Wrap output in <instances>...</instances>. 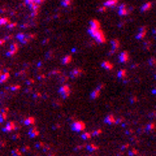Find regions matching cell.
<instances>
[{
    "instance_id": "6da1fadb",
    "label": "cell",
    "mask_w": 156,
    "mask_h": 156,
    "mask_svg": "<svg viewBox=\"0 0 156 156\" xmlns=\"http://www.w3.org/2000/svg\"><path fill=\"white\" fill-rule=\"evenodd\" d=\"M88 34L91 35L99 44H104L107 42V38H105V34L102 31V29H95V27H90L88 26Z\"/></svg>"
},
{
    "instance_id": "7a4b0ae2",
    "label": "cell",
    "mask_w": 156,
    "mask_h": 156,
    "mask_svg": "<svg viewBox=\"0 0 156 156\" xmlns=\"http://www.w3.org/2000/svg\"><path fill=\"white\" fill-rule=\"evenodd\" d=\"M44 3V0H25V4L31 9V17H35L39 12V7Z\"/></svg>"
},
{
    "instance_id": "3957f363",
    "label": "cell",
    "mask_w": 156,
    "mask_h": 156,
    "mask_svg": "<svg viewBox=\"0 0 156 156\" xmlns=\"http://www.w3.org/2000/svg\"><path fill=\"white\" fill-rule=\"evenodd\" d=\"M72 130L77 133H82L86 130V124L83 121H81V120H77V121H74L72 124Z\"/></svg>"
},
{
    "instance_id": "277c9868",
    "label": "cell",
    "mask_w": 156,
    "mask_h": 156,
    "mask_svg": "<svg viewBox=\"0 0 156 156\" xmlns=\"http://www.w3.org/2000/svg\"><path fill=\"white\" fill-rule=\"evenodd\" d=\"M58 95H60L63 99H68V96L70 95V87L69 85H63L60 88H58Z\"/></svg>"
},
{
    "instance_id": "5b68a950",
    "label": "cell",
    "mask_w": 156,
    "mask_h": 156,
    "mask_svg": "<svg viewBox=\"0 0 156 156\" xmlns=\"http://www.w3.org/2000/svg\"><path fill=\"white\" fill-rule=\"evenodd\" d=\"M16 129H18V126L16 125V122L13 121V120H9V121L7 122V125H5L4 127H3V132H5V133H10V132H13V130H16Z\"/></svg>"
},
{
    "instance_id": "8992f818",
    "label": "cell",
    "mask_w": 156,
    "mask_h": 156,
    "mask_svg": "<svg viewBox=\"0 0 156 156\" xmlns=\"http://www.w3.org/2000/svg\"><path fill=\"white\" fill-rule=\"evenodd\" d=\"M17 51H18V43H12L10 44V48L7 51V56L8 57H12V56H15L16 54H17Z\"/></svg>"
},
{
    "instance_id": "52a82bcc",
    "label": "cell",
    "mask_w": 156,
    "mask_h": 156,
    "mask_svg": "<svg viewBox=\"0 0 156 156\" xmlns=\"http://www.w3.org/2000/svg\"><path fill=\"white\" fill-rule=\"evenodd\" d=\"M103 87H104V83L99 85V86H98V87H96L94 91H91V94H90V98H91V99H93V100L98 99V98H99V95H100V90H102Z\"/></svg>"
},
{
    "instance_id": "ba28073f",
    "label": "cell",
    "mask_w": 156,
    "mask_h": 156,
    "mask_svg": "<svg viewBox=\"0 0 156 156\" xmlns=\"http://www.w3.org/2000/svg\"><path fill=\"white\" fill-rule=\"evenodd\" d=\"M130 10H132V8H127V5L126 4H121L118 7V15L120 16H127L130 13Z\"/></svg>"
},
{
    "instance_id": "9c48e42d",
    "label": "cell",
    "mask_w": 156,
    "mask_h": 156,
    "mask_svg": "<svg viewBox=\"0 0 156 156\" xmlns=\"http://www.w3.org/2000/svg\"><path fill=\"white\" fill-rule=\"evenodd\" d=\"M118 60H120V63H121V64H126L127 61L130 60V55H129V52H127V51L121 52V54H120V56H118Z\"/></svg>"
},
{
    "instance_id": "30bf717a",
    "label": "cell",
    "mask_w": 156,
    "mask_h": 156,
    "mask_svg": "<svg viewBox=\"0 0 156 156\" xmlns=\"http://www.w3.org/2000/svg\"><path fill=\"white\" fill-rule=\"evenodd\" d=\"M104 122L105 124H108V125H115L117 124V118L113 115H108V116H105V118H104Z\"/></svg>"
},
{
    "instance_id": "8fae6325",
    "label": "cell",
    "mask_w": 156,
    "mask_h": 156,
    "mask_svg": "<svg viewBox=\"0 0 156 156\" xmlns=\"http://www.w3.org/2000/svg\"><path fill=\"white\" fill-rule=\"evenodd\" d=\"M146 34H147V27H146V26H142L141 30H139V33L136 34L135 38L138 39V40H143L144 37H146Z\"/></svg>"
},
{
    "instance_id": "7c38bea8",
    "label": "cell",
    "mask_w": 156,
    "mask_h": 156,
    "mask_svg": "<svg viewBox=\"0 0 156 156\" xmlns=\"http://www.w3.org/2000/svg\"><path fill=\"white\" fill-rule=\"evenodd\" d=\"M82 73H83V70H82L81 68H74L73 70L70 72V74H69V76H70L72 78H78Z\"/></svg>"
},
{
    "instance_id": "4fadbf2b",
    "label": "cell",
    "mask_w": 156,
    "mask_h": 156,
    "mask_svg": "<svg viewBox=\"0 0 156 156\" xmlns=\"http://www.w3.org/2000/svg\"><path fill=\"white\" fill-rule=\"evenodd\" d=\"M35 122H37V118L35 117H26V118L24 120V125H26V126H30V125H35Z\"/></svg>"
},
{
    "instance_id": "5bb4252c",
    "label": "cell",
    "mask_w": 156,
    "mask_h": 156,
    "mask_svg": "<svg viewBox=\"0 0 156 156\" xmlns=\"http://www.w3.org/2000/svg\"><path fill=\"white\" fill-rule=\"evenodd\" d=\"M27 134H29L30 138H37V136L40 134V132L38 130V127H31V129L29 130V133H27Z\"/></svg>"
},
{
    "instance_id": "9a60e30c",
    "label": "cell",
    "mask_w": 156,
    "mask_h": 156,
    "mask_svg": "<svg viewBox=\"0 0 156 156\" xmlns=\"http://www.w3.org/2000/svg\"><path fill=\"white\" fill-rule=\"evenodd\" d=\"M86 148H87V151L90 152H95V151H99V146L95 143H88L87 146H86Z\"/></svg>"
},
{
    "instance_id": "2e32d148",
    "label": "cell",
    "mask_w": 156,
    "mask_h": 156,
    "mask_svg": "<svg viewBox=\"0 0 156 156\" xmlns=\"http://www.w3.org/2000/svg\"><path fill=\"white\" fill-rule=\"evenodd\" d=\"M102 68H104L105 70H112L113 69V64L109 61H103L102 63Z\"/></svg>"
},
{
    "instance_id": "e0dca14e",
    "label": "cell",
    "mask_w": 156,
    "mask_h": 156,
    "mask_svg": "<svg viewBox=\"0 0 156 156\" xmlns=\"http://www.w3.org/2000/svg\"><path fill=\"white\" fill-rule=\"evenodd\" d=\"M105 7H109V8H113L116 7V5H118V0H107V1L104 3Z\"/></svg>"
},
{
    "instance_id": "ac0fdd59",
    "label": "cell",
    "mask_w": 156,
    "mask_h": 156,
    "mask_svg": "<svg viewBox=\"0 0 156 156\" xmlns=\"http://www.w3.org/2000/svg\"><path fill=\"white\" fill-rule=\"evenodd\" d=\"M93 136H94L93 133H90V132H82V134H81V138L85 139V141H88V139H91Z\"/></svg>"
},
{
    "instance_id": "d6986e66",
    "label": "cell",
    "mask_w": 156,
    "mask_h": 156,
    "mask_svg": "<svg viewBox=\"0 0 156 156\" xmlns=\"http://www.w3.org/2000/svg\"><path fill=\"white\" fill-rule=\"evenodd\" d=\"M126 76H127V70H126V69H121V70L117 73V77L121 78V79H125V78H126Z\"/></svg>"
},
{
    "instance_id": "ffe728a7",
    "label": "cell",
    "mask_w": 156,
    "mask_h": 156,
    "mask_svg": "<svg viewBox=\"0 0 156 156\" xmlns=\"http://www.w3.org/2000/svg\"><path fill=\"white\" fill-rule=\"evenodd\" d=\"M90 27H95V29H100V22L98 20H91L90 21Z\"/></svg>"
},
{
    "instance_id": "44dd1931",
    "label": "cell",
    "mask_w": 156,
    "mask_h": 156,
    "mask_svg": "<svg viewBox=\"0 0 156 156\" xmlns=\"http://www.w3.org/2000/svg\"><path fill=\"white\" fill-rule=\"evenodd\" d=\"M112 49H115V51H117V49L120 48V40L118 39H112Z\"/></svg>"
},
{
    "instance_id": "7402d4cb",
    "label": "cell",
    "mask_w": 156,
    "mask_h": 156,
    "mask_svg": "<svg viewBox=\"0 0 156 156\" xmlns=\"http://www.w3.org/2000/svg\"><path fill=\"white\" fill-rule=\"evenodd\" d=\"M61 63L64 64V65H68V64L72 63V56L70 55H66V56L63 57V60H61Z\"/></svg>"
},
{
    "instance_id": "603a6c76",
    "label": "cell",
    "mask_w": 156,
    "mask_h": 156,
    "mask_svg": "<svg viewBox=\"0 0 156 156\" xmlns=\"http://www.w3.org/2000/svg\"><path fill=\"white\" fill-rule=\"evenodd\" d=\"M151 8H152V3L148 1V3H146V4L141 8V10H142V12H147V10H150Z\"/></svg>"
},
{
    "instance_id": "cb8c5ba5",
    "label": "cell",
    "mask_w": 156,
    "mask_h": 156,
    "mask_svg": "<svg viewBox=\"0 0 156 156\" xmlns=\"http://www.w3.org/2000/svg\"><path fill=\"white\" fill-rule=\"evenodd\" d=\"M8 79H9V73H8V72L3 73V74H1V78H0V82H1V83H5Z\"/></svg>"
},
{
    "instance_id": "d4e9b609",
    "label": "cell",
    "mask_w": 156,
    "mask_h": 156,
    "mask_svg": "<svg viewBox=\"0 0 156 156\" xmlns=\"http://www.w3.org/2000/svg\"><path fill=\"white\" fill-rule=\"evenodd\" d=\"M147 130L148 132H154V130H156V124L155 122H150V124H147Z\"/></svg>"
},
{
    "instance_id": "484cf974",
    "label": "cell",
    "mask_w": 156,
    "mask_h": 156,
    "mask_svg": "<svg viewBox=\"0 0 156 156\" xmlns=\"http://www.w3.org/2000/svg\"><path fill=\"white\" fill-rule=\"evenodd\" d=\"M7 118H8V112L3 111V112H1V115H0V122H4Z\"/></svg>"
},
{
    "instance_id": "4316f807",
    "label": "cell",
    "mask_w": 156,
    "mask_h": 156,
    "mask_svg": "<svg viewBox=\"0 0 156 156\" xmlns=\"http://www.w3.org/2000/svg\"><path fill=\"white\" fill-rule=\"evenodd\" d=\"M21 155H22V150H18V148L12 150V156H21Z\"/></svg>"
},
{
    "instance_id": "83f0119b",
    "label": "cell",
    "mask_w": 156,
    "mask_h": 156,
    "mask_svg": "<svg viewBox=\"0 0 156 156\" xmlns=\"http://www.w3.org/2000/svg\"><path fill=\"white\" fill-rule=\"evenodd\" d=\"M136 155H139V151L136 148H133L129 151V156H136Z\"/></svg>"
},
{
    "instance_id": "f1b7e54d",
    "label": "cell",
    "mask_w": 156,
    "mask_h": 156,
    "mask_svg": "<svg viewBox=\"0 0 156 156\" xmlns=\"http://www.w3.org/2000/svg\"><path fill=\"white\" fill-rule=\"evenodd\" d=\"M0 24H1L3 25V26H4V25H9L10 24V22H9V18H7V17H3L1 20H0Z\"/></svg>"
},
{
    "instance_id": "f546056e",
    "label": "cell",
    "mask_w": 156,
    "mask_h": 156,
    "mask_svg": "<svg viewBox=\"0 0 156 156\" xmlns=\"http://www.w3.org/2000/svg\"><path fill=\"white\" fill-rule=\"evenodd\" d=\"M44 146H46V144H44V142H38V143H35V148H44Z\"/></svg>"
},
{
    "instance_id": "4dcf8cb0",
    "label": "cell",
    "mask_w": 156,
    "mask_h": 156,
    "mask_svg": "<svg viewBox=\"0 0 156 156\" xmlns=\"http://www.w3.org/2000/svg\"><path fill=\"white\" fill-rule=\"evenodd\" d=\"M102 133H103L102 129H96V130H94V132H93V135H94V136H99Z\"/></svg>"
},
{
    "instance_id": "1f68e13d",
    "label": "cell",
    "mask_w": 156,
    "mask_h": 156,
    "mask_svg": "<svg viewBox=\"0 0 156 156\" xmlns=\"http://www.w3.org/2000/svg\"><path fill=\"white\" fill-rule=\"evenodd\" d=\"M86 146H87V144H78V146L74 147V151H79V150H82V148H86Z\"/></svg>"
},
{
    "instance_id": "d6a6232c",
    "label": "cell",
    "mask_w": 156,
    "mask_h": 156,
    "mask_svg": "<svg viewBox=\"0 0 156 156\" xmlns=\"http://www.w3.org/2000/svg\"><path fill=\"white\" fill-rule=\"evenodd\" d=\"M70 4H72V0H63V3H61L63 7H69Z\"/></svg>"
},
{
    "instance_id": "836d02e7",
    "label": "cell",
    "mask_w": 156,
    "mask_h": 156,
    "mask_svg": "<svg viewBox=\"0 0 156 156\" xmlns=\"http://www.w3.org/2000/svg\"><path fill=\"white\" fill-rule=\"evenodd\" d=\"M10 90H12V91H18L20 90V88H21V86H20V85H12V86H10Z\"/></svg>"
},
{
    "instance_id": "e575fe53",
    "label": "cell",
    "mask_w": 156,
    "mask_h": 156,
    "mask_svg": "<svg viewBox=\"0 0 156 156\" xmlns=\"http://www.w3.org/2000/svg\"><path fill=\"white\" fill-rule=\"evenodd\" d=\"M15 27H17V22H10L8 25V29H15Z\"/></svg>"
},
{
    "instance_id": "d590c367",
    "label": "cell",
    "mask_w": 156,
    "mask_h": 156,
    "mask_svg": "<svg viewBox=\"0 0 156 156\" xmlns=\"http://www.w3.org/2000/svg\"><path fill=\"white\" fill-rule=\"evenodd\" d=\"M129 148H130V144L126 143V144H124V146H122L120 150H121V151H125V150H129Z\"/></svg>"
},
{
    "instance_id": "8d00e7d4",
    "label": "cell",
    "mask_w": 156,
    "mask_h": 156,
    "mask_svg": "<svg viewBox=\"0 0 156 156\" xmlns=\"http://www.w3.org/2000/svg\"><path fill=\"white\" fill-rule=\"evenodd\" d=\"M148 63H150V65H152V66H155V65H156V58H155V57H152V58H150V61H148Z\"/></svg>"
},
{
    "instance_id": "74e56055",
    "label": "cell",
    "mask_w": 156,
    "mask_h": 156,
    "mask_svg": "<svg viewBox=\"0 0 156 156\" xmlns=\"http://www.w3.org/2000/svg\"><path fill=\"white\" fill-rule=\"evenodd\" d=\"M107 8H108V7H105V5H104V7L98 8V10H99V12H102V13H104V12H107Z\"/></svg>"
},
{
    "instance_id": "f35d334b",
    "label": "cell",
    "mask_w": 156,
    "mask_h": 156,
    "mask_svg": "<svg viewBox=\"0 0 156 156\" xmlns=\"http://www.w3.org/2000/svg\"><path fill=\"white\" fill-rule=\"evenodd\" d=\"M60 73H61V72L58 70V69H55V70H52L51 73H49V76H54V74H60Z\"/></svg>"
},
{
    "instance_id": "ab89813d",
    "label": "cell",
    "mask_w": 156,
    "mask_h": 156,
    "mask_svg": "<svg viewBox=\"0 0 156 156\" xmlns=\"http://www.w3.org/2000/svg\"><path fill=\"white\" fill-rule=\"evenodd\" d=\"M60 81H61V82H66V81H68V76L63 74V76H61V78H60Z\"/></svg>"
},
{
    "instance_id": "60d3db41",
    "label": "cell",
    "mask_w": 156,
    "mask_h": 156,
    "mask_svg": "<svg viewBox=\"0 0 156 156\" xmlns=\"http://www.w3.org/2000/svg\"><path fill=\"white\" fill-rule=\"evenodd\" d=\"M30 151V146H24L22 147V152H29Z\"/></svg>"
},
{
    "instance_id": "b9f144b4",
    "label": "cell",
    "mask_w": 156,
    "mask_h": 156,
    "mask_svg": "<svg viewBox=\"0 0 156 156\" xmlns=\"http://www.w3.org/2000/svg\"><path fill=\"white\" fill-rule=\"evenodd\" d=\"M136 102H138V98H136V96H132V98H130V103H136Z\"/></svg>"
},
{
    "instance_id": "7bdbcfd3",
    "label": "cell",
    "mask_w": 156,
    "mask_h": 156,
    "mask_svg": "<svg viewBox=\"0 0 156 156\" xmlns=\"http://www.w3.org/2000/svg\"><path fill=\"white\" fill-rule=\"evenodd\" d=\"M39 98H42V94L40 93H35L34 94V99H39Z\"/></svg>"
},
{
    "instance_id": "ee69618b",
    "label": "cell",
    "mask_w": 156,
    "mask_h": 156,
    "mask_svg": "<svg viewBox=\"0 0 156 156\" xmlns=\"http://www.w3.org/2000/svg\"><path fill=\"white\" fill-rule=\"evenodd\" d=\"M48 150H51V146H49V144H46L44 148H43V151H48Z\"/></svg>"
},
{
    "instance_id": "f6af8a7d",
    "label": "cell",
    "mask_w": 156,
    "mask_h": 156,
    "mask_svg": "<svg viewBox=\"0 0 156 156\" xmlns=\"http://www.w3.org/2000/svg\"><path fill=\"white\" fill-rule=\"evenodd\" d=\"M34 82H35L34 79H27V81H26V83H27V85H29V86H30V85H33V83H34Z\"/></svg>"
},
{
    "instance_id": "bcb514c9",
    "label": "cell",
    "mask_w": 156,
    "mask_h": 156,
    "mask_svg": "<svg viewBox=\"0 0 156 156\" xmlns=\"http://www.w3.org/2000/svg\"><path fill=\"white\" fill-rule=\"evenodd\" d=\"M121 122H124V117H118L117 118V124H121Z\"/></svg>"
},
{
    "instance_id": "7dc6e473",
    "label": "cell",
    "mask_w": 156,
    "mask_h": 156,
    "mask_svg": "<svg viewBox=\"0 0 156 156\" xmlns=\"http://www.w3.org/2000/svg\"><path fill=\"white\" fill-rule=\"evenodd\" d=\"M25 72H26V70H21V72H18V73H17V76H18V77L24 76V74H25Z\"/></svg>"
},
{
    "instance_id": "c3c4849f",
    "label": "cell",
    "mask_w": 156,
    "mask_h": 156,
    "mask_svg": "<svg viewBox=\"0 0 156 156\" xmlns=\"http://www.w3.org/2000/svg\"><path fill=\"white\" fill-rule=\"evenodd\" d=\"M144 46H146V49H148L150 46H151V42H146V44H144Z\"/></svg>"
},
{
    "instance_id": "681fc988",
    "label": "cell",
    "mask_w": 156,
    "mask_h": 156,
    "mask_svg": "<svg viewBox=\"0 0 156 156\" xmlns=\"http://www.w3.org/2000/svg\"><path fill=\"white\" fill-rule=\"evenodd\" d=\"M20 138H21V135H20V134H15V135H13V139H20Z\"/></svg>"
},
{
    "instance_id": "f907efd6",
    "label": "cell",
    "mask_w": 156,
    "mask_h": 156,
    "mask_svg": "<svg viewBox=\"0 0 156 156\" xmlns=\"http://www.w3.org/2000/svg\"><path fill=\"white\" fill-rule=\"evenodd\" d=\"M44 78H46V76H44V74H42V76L38 77V79H44Z\"/></svg>"
},
{
    "instance_id": "816d5d0a",
    "label": "cell",
    "mask_w": 156,
    "mask_h": 156,
    "mask_svg": "<svg viewBox=\"0 0 156 156\" xmlns=\"http://www.w3.org/2000/svg\"><path fill=\"white\" fill-rule=\"evenodd\" d=\"M58 127H61V125H60V124H57V125H54V129H58Z\"/></svg>"
},
{
    "instance_id": "f5cc1de1",
    "label": "cell",
    "mask_w": 156,
    "mask_h": 156,
    "mask_svg": "<svg viewBox=\"0 0 156 156\" xmlns=\"http://www.w3.org/2000/svg\"><path fill=\"white\" fill-rule=\"evenodd\" d=\"M3 111H5V112H9V108L5 107V108H3Z\"/></svg>"
},
{
    "instance_id": "db71d44e",
    "label": "cell",
    "mask_w": 156,
    "mask_h": 156,
    "mask_svg": "<svg viewBox=\"0 0 156 156\" xmlns=\"http://www.w3.org/2000/svg\"><path fill=\"white\" fill-rule=\"evenodd\" d=\"M133 133H134L133 130H127V132H126V134H133Z\"/></svg>"
},
{
    "instance_id": "11a10c76",
    "label": "cell",
    "mask_w": 156,
    "mask_h": 156,
    "mask_svg": "<svg viewBox=\"0 0 156 156\" xmlns=\"http://www.w3.org/2000/svg\"><path fill=\"white\" fill-rule=\"evenodd\" d=\"M31 91H33V88H31V87H29V88L26 90V93H31Z\"/></svg>"
},
{
    "instance_id": "9f6ffc18",
    "label": "cell",
    "mask_w": 156,
    "mask_h": 156,
    "mask_svg": "<svg viewBox=\"0 0 156 156\" xmlns=\"http://www.w3.org/2000/svg\"><path fill=\"white\" fill-rule=\"evenodd\" d=\"M54 104H55V105H61V103H60V102H55Z\"/></svg>"
},
{
    "instance_id": "6f0895ef",
    "label": "cell",
    "mask_w": 156,
    "mask_h": 156,
    "mask_svg": "<svg viewBox=\"0 0 156 156\" xmlns=\"http://www.w3.org/2000/svg\"><path fill=\"white\" fill-rule=\"evenodd\" d=\"M48 156H55V155H54V154H49V155H48Z\"/></svg>"
},
{
    "instance_id": "680465c9",
    "label": "cell",
    "mask_w": 156,
    "mask_h": 156,
    "mask_svg": "<svg viewBox=\"0 0 156 156\" xmlns=\"http://www.w3.org/2000/svg\"><path fill=\"white\" fill-rule=\"evenodd\" d=\"M154 33H155V35H156V29H155V30H154Z\"/></svg>"
},
{
    "instance_id": "91938a15",
    "label": "cell",
    "mask_w": 156,
    "mask_h": 156,
    "mask_svg": "<svg viewBox=\"0 0 156 156\" xmlns=\"http://www.w3.org/2000/svg\"><path fill=\"white\" fill-rule=\"evenodd\" d=\"M86 156H93V155H86Z\"/></svg>"
},
{
    "instance_id": "94428289",
    "label": "cell",
    "mask_w": 156,
    "mask_h": 156,
    "mask_svg": "<svg viewBox=\"0 0 156 156\" xmlns=\"http://www.w3.org/2000/svg\"><path fill=\"white\" fill-rule=\"evenodd\" d=\"M155 79H156V74H155Z\"/></svg>"
},
{
    "instance_id": "6125c7cd",
    "label": "cell",
    "mask_w": 156,
    "mask_h": 156,
    "mask_svg": "<svg viewBox=\"0 0 156 156\" xmlns=\"http://www.w3.org/2000/svg\"><path fill=\"white\" fill-rule=\"evenodd\" d=\"M138 156H142V155H138Z\"/></svg>"
}]
</instances>
